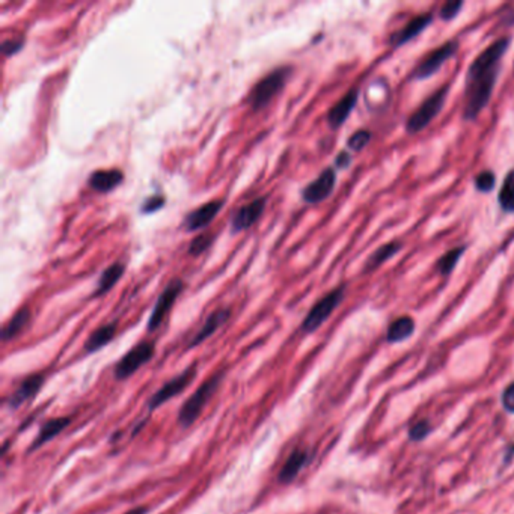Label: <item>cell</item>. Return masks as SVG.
<instances>
[{"instance_id":"obj_1","label":"cell","mask_w":514,"mask_h":514,"mask_svg":"<svg viewBox=\"0 0 514 514\" xmlns=\"http://www.w3.org/2000/svg\"><path fill=\"white\" fill-rule=\"evenodd\" d=\"M510 43V38H500L474 59L466 74L463 119H477L490 103L500 78L502 58L507 53Z\"/></svg>"},{"instance_id":"obj_33","label":"cell","mask_w":514,"mask_h":514,"mask_svg":"<svg viewBox=\"0 0 514 514\" xmlns=\"http://www.w3.org/2000/svg\"><path fill=\"white\" fill-rule=\"evenodd\" d=\"M165 204V198L163 196H159V195H154L148 198L147 201L143 202V207H142V211L143 213H154L157 211L159 209H162Z\"/></svg>"},{"instance_id":"obj_31","label":"cell","mask_w":514,"mask_h":514,"mask_svg":"<svg viewBox=\"0 0 514 514\" xmlns=\"http://www.w3.org/2000/svg\"><path fill=\"white\" fill-rule=\"evenodd\" d=\"M25 43H26L25 38H11V40L3 41L2 44L3 56L10 58V56L17 55V53L21 51V49L25 47Z\"/></svg>"},{"instance_id":"obj_27","label":"cell","mask_w":514,"mask_h":514,"mask_svg":"<svg viewBox=\"0 0 514 514\" xmlns=\"http://www.w3.org/2000/svg\"><path fill=\"white\" fill-rule=\"evenodd\" d=\"M213 240H214V235L210 234V233H204L201 235L195 237V239L191 240V243L189 244L187 254L189 255H194V257L201 255L202 252H205L207 249H209L211 246Z\"/></svg>"},{"instance_id":"obj_15","label":"cell","mask_w":514,"mask_h":514,"mask_svg":"<svg viewBox=\"0 0 514 514\" xmlns=\"http://www.w3.org/2000/svg\"><path fill=\"white\" fill-rule=\"evenodd\" d=\"M229 317H231V308H222L214 311L211 316L205 320L204 326L199 329L196 335L191 338V341L189 342V347H196V345L204 342L205 340H209L214 332H218V329H220L226 323Z\"/></svg>"},{"instance_id":"obj_20","label":"cell","mask_w":514,"mask_h":514,"mask_svg":"<svg viewBox=\"0 0 514 514\" xmlns=\"http://www.w3.org/2000/svg\"><path fill=\"white\" fill-rule=\"evenodd\" d=\"M115 335H117V323H107L95 329L94 332L89 335V338L85 342V351L86 353H95L100 349H103L104 345L109 344Z\"/></svg>"},{"instance_id":"obj_7","label":"cell","mask_w":514,"mask_h":514,"mask_svg":"<svg viewBox=\"0 0 514 514\" xmlns=\"http://www.w3.org/2000/svg\"><path fill=\"white\" fill-rule=\"evenodd\" d=\"M457 50H458V41L451 40L448 43L442 44L441 47L430 51L428 55L421 60L415 70H413V79L425 80V79L433 78V75L441 70V67L447 62L448 59H451L456 55Z\"/></svg>"},{"instance_id":"obj_4","label":"cell","mask_w":514,"mask_h":514,"mask_svg":"<svg viewBox=\"0 0 514 514\" xmlns=\"http://www.w3.org/2000/svg\"><path fill=\"white\" fill-rule=\"evenodd\" d=\"M449 92V85H445L439 91H436L432 97H428L425 102L418 107V110L413 112L408 122H406V132L409 135L421 133L432 122L437 115L443 109L445 102H447Z\"/></svg>"},{"instance_id":"obj_5","label":"cell","mask_w":514,"mask_h":514,"mask_svg":"<svg viewBox=\"0 0 514 514\" xmlns=\"http://www.w3.org/2000/svg\"><path fill=\"white\" fill-rule=\"evenodd\" d=\"M345 296V287H336L332 290L331 293H327L325 297H321L320 301L312 306L308 316L305 317L302 323V331L305 334H312L316 332L320 326H323L325 321L329 320L332 316L334 311L341 305L342 299Z\"/></svg>"},{"instance_id":"obj_6","label":"cell","mask_w":514,"mask_h":514,"mask_svg":"<svg viewBox=\"0 0 514 514\" xmlns=\"http://www.w3.org/2000/svg\"><path fill=\"white\" fill-rule=\"evenodd\" d=\"M154 342L151 341H142L135 345V347L132 350H128L126 355L122 356L119 362L115 365V377H117V380L128 379L130 375H133L142 365L150 362L152 356H154Z\"/></svg>"},{"instance_id":"obj_14","label":"cell","mask_w":514,"mask_h":514,"mask_svg":"<svg viewBox=\"0 0 514 514\" xmlns=\"http://www.w3.org/2000/svg\"><path fill=\"white\" fill-rule=\"evenodd\" d=\"M358 97H359V91L356 88L350 89L338 103L331 107V110L327 112V117H326L329 127L336 130V128H340L345 121H347L350 113L353 112V109H355V106L358 103Z\"/></svg>"},{"instance_id":"obj_23","label":"cell","mask_w":514,"mask_h":514,"mask_svg":"<svg viewBox=\"0 0 514 514\" xmlns=\"http://www.w3.org/2000/svg\"><path fill=\"white\" fill-rule=\"evenodd\" d=\"M403 249L401 242H389L380 246L377 250H374V254L368 258L365 264V272H373L375 268H379L382 264H385L393 257H395L398 252Z\"/></svg>"},{"instance_id":"obj_32","label":"cell","mask_w":514,"mask_h":514,"mask_svg":"<svg viewBox=\"0 0 514 514\" xmlns=\"http://www.w3.org/2000/svg\"><path fill=\"white\" fill-rule=\"evenodd\" d=\"M428 432H430V425L427 421H419V423H417L415 425H412L409 436L412 441H421L428 434Z\"/></svg>"},{"instance_id":"obj_21","label":"cell","mask_w":514,"mask_h":514,"mask_svg":"<svg viewBox=\"0 0 514 514\" xmlns=\"http://www.w3.org/2000/svg\"><path fill=\"white\" fill-rule=\"evenodd\" d=\"M413 332H415V321H413L412 317L404 316L394 320L393 323L389 325L386 340L390 344H397L408 340L409 336L413 335Z\"/></svg>"},{"instance_id":"obj_24","label":"cell","mask_w":514,"mask_h":514,"mask_svg":"<svg viewBox=\"0 0 514 514\" xmlns=\"http://www.w3.org/2000/svg\"><path fill=\"white\" fill-rule=\"evenodd\" d=\"M29 320H30V309L27 308V306H23V308L15 312L12 318L5 325L2 331V340L6 342L15 338V336H17L23 329L27 326Z\"/></svg>"},{"instance_id":"obj_18","label":"cell","mask_w":514,"mask_h":514,"mask_svg":"<svg viewBox=\"0 0 514 514\" xmlns=\"http://www.w3.org/2000/svg\"><path fill=\"white\" fill-rule=\"evenodd\" d=\"M70 423H71L70 417H60V418H53V419L47 421V423L41 425L40 433H38V436L35 437V441L32 442V445H30L29 451L32 452L38 448H41L43 445L50 442L53 437H56L60 432H64V430L68 427V424H70Z\"/></svg>"},{"instance_id":"obj_22","label":"cell","mask_w":514,"mask_h":514,"mask_svg":"<svg viewBox=\"0 0 514 514\" xmlns=\"http://www.w3.org/2000/svg\"><path fill=\"white\" fill-rule=\"evenodd\" d=\"M124 272H126V266L119 263V261H118V263H113L112 266L107 267L106 270L102 274H100V279H98L94 296H103V294L107 293V291H110L115 285H117L118 281L122 278Z\"/></svg>"},{"instance_id":"obj_25","label":"cell","mask_w":514,"mask_h":514,"mask_svg":"<svg viewBox=\"0 0 514 514\" xmlns=\"http://www.w3.org/2000/svg\"><path fill=\"white\" fill-rule=\"evenodd\" d=\"M498 202L504 213H514V170L507 174L498 195Z\"/></svg>"},{"instance_id":"obj_30","label":"cell","mask_w":514,"mask_h":514,"mask_svg":"<svg viewBox=\"0 0 514 514\" xmlns=\"http://www.w3.org/2000/svg\"><path fill=\"white\" fill-rule=\"evenodd\" d=\"M463 5H465V3L462 2V0H449V2L443 3L442 8H441V11H439V17H441V20H442V21H451V20H454V19L457 17V15H458V12L462 11Z\"/></svg>"},{"instance_id":"obj_36","label":"cell","mask_w":514,"mask_h":514,"mask_svg":"<svg viewBox=\"0 0 514 514\" xmlns=\"http://www.w3.org/2000/svg\"><path fill=\"white\" fill-rule=\"evenodd\" d=\"M147 511H148L147 507H137V509L130 510V511L126 513V514H147Z\"/></svg>"},{"instance_id":"obj_11","label":"cell","mask_w":514,"mask_h":514,"mask_svg":"<svg viewBox=\"0 0 514 514\" xmlns=\"http://www.w3.org/2000/svg\"><path fill=\"white\" fill-rule=\"evenodd\" d=\"M224 204H225L224 199H213V201L205 202L201 207L195 209L194 211H190L183 222L184 231L194 233V231H199V229H204L209 226L211 222L216 219L220 210L224 209Z\"/></svg>"},{"instance_id":"obj_2","label":"cell","mask_w":514,"mask_h":514,"mask_svg":"<svg viewBox=\"0 0 514 514\" xmlns=\"http://www.w3.org/2000/svg\"><path fill=\"white\" fill-rule=\"evenodd\" d=\"M222 379H224V371L213 374L209 380H205L202 385L187 398L178 413V423L181 427L187 428L195 423L198 417L201 415L204 406L210 401V398L218 390Z\"/></svg>"},{"instance_id":"obj_35","label":"cell","mask_w":514,"mask_h":514,"mask_svg":"<svg viewBox=\"0 0 514 514\" xmlns=\"http://www.w3.org/2000/svg\"><path fill=\"white\" fill-rule=\"evenodd\" d=\"M351 162H353V157L349 154V152L341 151L335 159V166L338 167V170H347V167L351 165Z\"/></svg>"},{"instance_id":"obj_26","label":"cell","mask_w":514,"mask_h":514,"mask_svg":"<svg viewBox=\"0 0 514 514\" xmlns=\"http://www.w3.org/2000/svg\"><path fill=\"white\" fill-rule=\"evenodd\" d=\"M466 250V246H458V248H454L448 250L447 254H445L443 257H441L439 259H437L436 263V268L437 272H439L443 278H447V276H449L452 272H454V268L457 266V263L460 261V258L463 257Z\"/></svg>"},{"instance_id":"obj_29","label":"cell","mask_w":514,"mask_h":514,"mask_svg":"<svg viewBox=\"0 0 514 514\" xmlns=\"http://www.w3.org/2000/svg\"><path fill=\"white\" fill-rule=\"evenodd\" d=\"M371 141V133L368 132V130H359V132L353 133L349 141H347V147L351 150V151H356V152H360L364 151L366 148V145L370 143Z\"/></svg>"},{"instance_id":"obj_17","label":"cell","mask_w":514,"mask_h":514,"mask_svg":"<svg viewBox=\"0 0 514 514\" xmlns=\"http://www.w3.org/2000/svg\"><path fill=\"white\" fill-rule=\"evenodd\" d=\"M124 180V174L119 170H103L92 172L88 184L92 190L98 194H109V191L117 189Z\"/></svg>"},{"instance_id":"obj_16","label":"cell","mask_w":514,"mask_h":514,"mask_svg":"<svg viewBox=\"0 0 514 514\" xmlns=\"http://www.w3.org/2000/svg\"><path fill=\"white\" fill-rule=\"evenodd\" d=\"M43 385H44V375L43 374L29 375V377H26L25 380L21 382V385L11 395L10 401H8L10 408H12V409L20 408L21 404H25L26 401L30 400V398H34L38 394V390L43 388Z\"/></svg>"},{"instance_id":"obj_13","label":"cell","mask_w":514,"mask_h":514,"mask_svg":"<svg viewBox=\"0 0 514 514\" xmlns=\"http://www.w3.org/2000/svg\"><path fill=\"white\" fill-rule=\"evenodd\" d=\"M433 19L434 17H433L432 12L421 14V15H418V17L412 19L401 30H398L397 34L393 35V38H390V44H393L395 49L401 47V45H404V44H408L409 41L413 40V38H417L419 34H423L424 30L430 25H432Z\"/></svg>"},{"instance_id":"obj_3","label":"cell","mask_w":514,"mask_h":514,"mask_svg":"<svg viewBox=\"0 0 514 514\" xmlns=\"http://www.w3.org/2000/svg\"><path fill=\"white\" fill-rule=\"evenodd\" d=\"M291 75V67L276 68L270 74L261 79L255 88L250 91L248 102L254 110L264 109L272 103V100L279 94L285 86L288 78Z\"/></svg>"},{"instance_id":"obj_19","label":"cell","mask_w":514,"mask_h":514,"mask_svg":"<svg viewBox=\"0 0 514 514\" xmlns=\"http://www.w3.org/2000/svg\"><path fill=\"white\" fill-rule=\"evenodd\" d=\"M306 462H308V452L305 449H294L291 452L287 462L283 463L282 469L278 475V480L282 484H288V482L294 481L296 477L305 467Z\"/></svg>"},{"instance_id":"obj_28","label":"cell","mask_w":514,"mask_h":514,"mask_svg":"<svg viewBox=\"0 0 514 514\" xmlns=\"http://www.w3.org/2000/svg\"><path fill=\"white\" fill-rule=\"evenodd\" d=\"M475 189H477L480 194H490L495 189L496 184V175L492 171H482L477 176H475Z\"/></svg>"},{"instance_id":"obj_9","label":"cell","mask_w":514,"mask_h":514,"mask_svg":"<svg viewBox=\"0 0 514 514\" xmlns=\"http://www.w3.org/2000/svg\"><path fill=\"white\" fill-rule=\"evenodd\" d=\"M195 375H196V364L190 365L181 374L175 375L174 379L166 382L165 385L148 400V409L154 410L160 408L162 404H165L166 401L172 400V398H175L180 393H183V390L190 385V382L194 380Z\"/></svg>"},{"instance_id":"obj_10","label":"cell","mask_w":514,"mask_h":514,"mask_svg":"<svg viewBox=\"0 0 514 514\" xmlns=\"http://www.w3.org/2000/svg\"><path fill=\"white\" fill-rule=\"evenodd\" d=\"M336 186V171L334 167H326L316 180L311 181L302 190V198L306 204L317 205L334 194Z\"/></svg>"},{"instance_id":"obj_12","label":"cell","mask_w":514,"mask_h":514,"mask_svg":"<svg viewBox=\"0 0 514 514\" xmlns=\"http://www.w3.org/2000/svg\"><path fill=\"white\" fill-rule=\"evenodd\" d=\"M266 204H267V198L261 196L237 210L231 219V231L234 234L246 231V229H249L252 225L257 224L259 218L263 216V213L266 210Z\"/></svg>"},{"instance_id":"obj_8","label":"cell","mask_w":514,"mask_h":514,"mask_svg":"<svg viewBox=\"0 0 514 514\" xmlns=\"http://www.w3.org/2000/svg\"><path fill=\"white\" fill-rule=\"evenodd\" d=\"M183 288H184V281L181 278H175L167 283L166 288L162 291V294L159 296L154 309H152L150 316L148 332H154L160 326H162L166 316L172 309L175 301L181 294Z\"/></svg>"},{"instance_id":"obj_34","label":"cell","mask_w":514,"mask_h":514,"mask_svg":"<svg viewBox=\"0 0 514 514\" xmlns=\"http://www.w3.org/2000/svg\"><path fill=\"white\" fill-rule=\"evenodd\" d=\"M502 406L507 412L514 413V383L505 388L502 393Z\"/></svg>"}]
</instances>
